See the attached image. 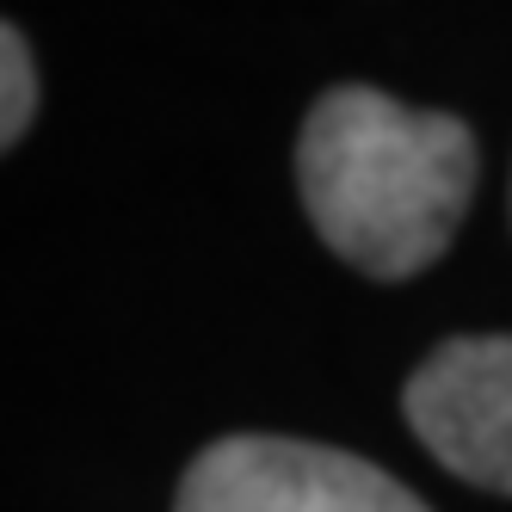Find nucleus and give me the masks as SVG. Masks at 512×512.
<instances>
[{
    "label": "nucleus",
    "instance_id": "1",
    "mask_svg": "<svg viewBox=\"0 0 512 512\" xmlns=\"http://www.w3.org/2000/svg\"><path fill=\"white\" fill-rule=\"evenodd\" d=\"M303 204L321 241L371 278L426 272L451 247L475 192V136L451 112L377 87L315 99L297 142Z\"/></svg>",
    "mask_w": 512,
    "mask_h": 512
},
{
    "label": "nucleus",
    "instance_id": "2",
    "mask_svg": "<svg viewBox=\"0 0 512 512\" xmlns=\"http://www.w3.org/2000/svg\"><path fill=\"white\" fill-rule=\"evenodd\" d=\"M173 512H432L389 469L303 438H216L179 482Z\"/></svg>",
    "mask_w": 512,
    "mask_h": 512
},
{
    "label": "nucleus",
    "instance_id": "3",
    "mask_svg": "<svg viewBox=\"0 0 512 512\" xmlns=\"http://www.w3.org/2000/svg\"><path fill=\"white\" fill-rule=\"evenodd\" d=\"M408 426L463 482L512 494V334L445 340L408 377Z\"/></svg>",
    "mask_w": 512,
    "mask_h": 512
},
{
    "label": "nucleus",
    "instance_id": "4",
    "mask_svg": "<svg viewBox=\"0 0 512 512\" xmlns=\"http://www.w3.org/2000/svg\"><path fill=\"white\" fill-rule=\"evenodd\" d=\"M31 112H38V68H31L25 31L0 25V142H13L31 130Z\"/></svg>",
    "mask_w": 512,
    "mask_h": 512
}]
</instances>
